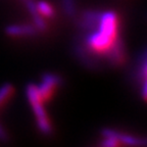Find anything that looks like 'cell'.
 <instances>
[{
    "label": "cell",
    "mask_w": 147,
    "mask_h": 147,
    "mask_svg": "<svg viewBox=\"0 0 147 147\" xmlns=\"http://www.w3.org/2000/svg\"><path fill=\"white\" fill-rule=\"evenodd\" d=\"M78 27L82 40L75 47V53L85 65H98L97 58L103 57L113 67L122 65L126 60V47L119 33V18L113 10H85Z\"/></svg>",
    "instance_id": "obj_1"
},
{
    "label": "cell",
    "mask_w": 147,
    "mask_h": 147,
    "mask_svg": "<svg viewBox=\"0 0 147 147\" xmlns=\"http://www.w3.org/2000/svg\"><path fill=\"white\" fill-rule=\"evenodd\" d=\"M26 92H27L28 99L30 101L33 110H34L35 113V115H36L37 125H38L39 130L44 135L51 134L52 128H51V125L50 122H49L48 117H47V113H46V110L43 107V101H42L41 97H40L37 86L34 85V84H28L27 88H26Z\"/></svg>",
    "instance_id": "obj_2"
},
{
    "label": "cell",
    "mask_w": 147,
    "mask_h": 147,
    "mask_svg": "<svg viewBox=\"0 0 147 147\" xmlns=\"http://www.w3.org/2000/svg\"><path fill=\"white\" fill-rule=\"evenodd\" d=\"M62 82H63L62 78L57 74H44L41 78V83L37 86V89H38L42 101L43 102L49 101V99L51 98L55 90L59 88Z\"/></svg>",
    "instance_id": "obj_3"
},
{
    "label": "cell",
    "mask_w": 147,
    "mask_h": 147,
    "mask_svg": "<svg viewBox=\"0 0 147 147\" xmlns=\"http://www.w3.org/2000/svg\"><path fill=\"white\" fill-rule=\"evenodd\" d=\"M102 137L115 138L121 143V145H132V146H147V137H139V136L130 135V134L122 133L113 129H103L101 131Z\"/></svg>",
    "instance_id": "obj_4"
},
{
    "label": "cell",
    "mask_w": 147,
    "mask_h": 147,
    "mask_svg": "<svg viewBox=\"0 0 147 147\" xmlns=\"http://www.w3.org/2000/svg\"><path fill=\"white\" fill-rule=\"evenodd\" d=\"M138 81L140 87V94L143 100L147 102V50L142 55L138 67Z\"/></svg>",
    "instance_id": "obj_5"
},
{
    "label": "cell",
    "mask_w": 147,
    "mask_h": 147,
    "mask_svg": "<svg viewBox=\"0 0 147 147\" xmlns=\"http://www.w3.org/2000/svg\"><path fill=\"white\" fill-rule=\"evenodd\" d=\"M5 33L8 36L23 37V36H34L37 33L35 26L30 25H11L6 27Z\"/></svg>",
    "instance_id": "obj_6"
},
{
    "label": "cell",
    "mask_w": 147,
    "mask_h": 147,
    "mask_svg": "<svg viewBox=\"0 0 147 147\" xmlns=\"http://www.w3.org/2000/svg\"><path fill=\"white\" fill-rule=\"evenodd\" d=\"M25 2L28 10H29V12H30L33 18L35 28L39 31H45L47 29V24H46L43 16L38 11V9H37L36 6V2H35L34 0H25Z\"/></svg>",
    "instance_id": "obj_7"
},
{
    "label": "cell",
    "mask_w": 147,
    "mask_h": 147,
    "mask_svg": "<svg viewBox=\"0 0 147 147\" xmlns=\"http://www.w3.org/2000/svg\"><path fill=\"white\" fill-rule=\"evenodd\" d=\"M36 6L39 13L42 16H44V18H52L54 16L55 13L54 9H53V7L48 2H46V1H39L38 3H36Z\"/></svg>",
    "instance_id": "obj_8"
},
{
    "label": "cell",
    "mask_w": 147,
    "mask_h": 147,
    "mask_svg": "<svg viewBox=\"0 0 147 147\" xmlns=\"http://www.w3.org/2000/svg\"><path fill=\"white\" fill-rule=\"evenodd\" d=\"M62 8L64 13L69 18H74L77 12V5L76 0H61Z\"/></svg>",
    "instance_id": "obj_9"
},
{
    "label": "cell",
    "mask_w": 147,
    "mask_h": 147,
    "mask_svg": "<svg viewBox=\"0 0 147 147\" xmlns=\"http://www.w3.org/2000/svg\"><path fill=\"white\" fill-rule=\"evenodd\" d=\"M12 86L10 84H4L2 87H0V103H2L3 101L12 93Z\"/></svg>",
    "instance_id": "obj_10"
},
{
    "label": "cell",
    "mask_w": 147,
    "mask_h": 147,
    "mask_svg": "<svg viewBox=\"0 0 147 147\" xmlns=\"http://www.w3.org/2000/svg\"><path fill=\"white\" fill-rule=\"evenodd\" d=\"M100 146L103 147H115V146H119L121 143L115 139V138L111 137H102V141L99 143Z\"/></svg>",
    "instance_id": "obj_11"
},
{
    "label": "cell",
    "mask_w": 147,
    "mask_h": 147,
    "mask_svg": "<svg viewBox=\"0 0 147 147\" xmlns=\"http://www.w3.org/2000/svg\"><path fill=\"white\" fill-rule=\"evenodd\" d=\"M0 141L1 142H7L8 141V136H7L6 132L4 131V129L2 128L1 125H0Z\"/></svg>",
    "instance_id": "obj_12"
}]
</instances>
